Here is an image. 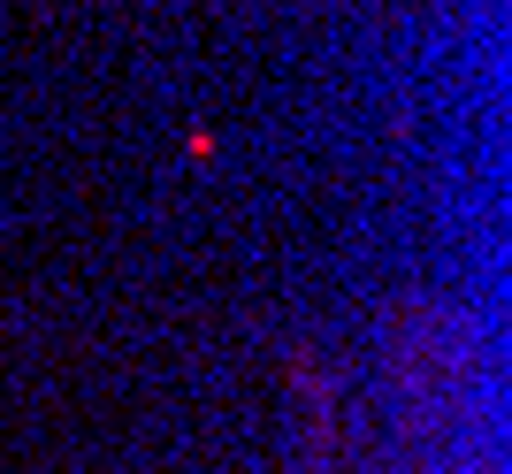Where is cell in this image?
Instances as JSON below:
<instances>
[{
  "label": "cell",
  "instance_id": "obj_1",
  "mask_svg": "<svg viewBox=\"0 0 512 474\" xmlns=\"http://www.w3.org/2000/svg\"><path fill=\"white\" fill-rule=\"evenodd\" d=\"M214 146H222L214 130H192V138H184V161H214Z\"/></svg>",
  "mask_w": 512,
  "mask_h": 474
}]
</instances>
